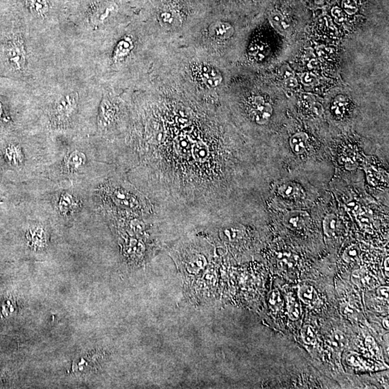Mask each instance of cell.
I'll return each mask as SVG.
<instances>
[{
	"instance_id": "obj_1",
	"label": "cell",
	"mask_w": 389,
	"mask_h": 389,
	"mask_svg": "<svg viewBox=\"0 0 389 389\" xmlns=\"http://www.w3.org/2000/svg\"><path fill=\"white\" fill-rule=\"evenodd\" d=\"M26 34L12 31L3 39L0 60L7 73L15 77L26 78L29 74V59L26 45Z\"/></svg>"
},
{
	"instance_id": "obj_2",
	"label": "cell",
	"mask_w": 389,
	"mask_h": 389,
	"mask_svg": "<svg viewBox=\"0 0 389 389\" xmlns=\"http://www.w3.org/2000/svg\"><path fill=\"white\" fill-rule=\"evenodd\" d=\"M79 95L77 91L64 92L58 96L49 110V122L56 129L70 126L78 112Z\"/></svg>"
},
{
	"instance_id": "obj_3",
	"label": "cell",
	"mask_w": 389,
	"mask_h": 389,
	"mask_svg": "<svg viewBox=\"0 0 389 389\" xmlns=\"http://www.w3.org/2000/svg\"><path fill=\"white\" fill-rule=\"evenodd\" d=\"M117 109L116 105L112 103L108 98H104L100 105L99 111L98 128L101 132H107L116 122Z\"/></svg>"
},
{
	"instance_id": "obj_4",
	"label": "cell",
	"mask_w": 389,
	"mask_h": 389,
	"mask_svg": "<svg viewBox=\"0 0 389 389\" xmlns=\"http://www.w3.org/2000/svg\"><path fill=\"white\" fill-rule=\"evenodd\" d=\"M250 112L251 117L256 123L265 125L269 121L273 115V107L261 96L254 97L251 101Z\"/></svg>"
},
{
	"instance_id": "obj_5",
	"label": "cell",
	"mask_w": 389,
	"mask_h": 389,
	"mask_svg": "<svg viewBox=\"0 0 389 389\" xmlns=\"http://www.w3.org/2000/svg\"><path fill=\"white\" fill-rule=\"evenodd\" d=\"M310 221V216L307 212L294 211L285 216L284 223L286 227L291 229H301L305 227Z\"/></svg>"
},
{
	"instance_id": "obj_6",
	"label": "cell",
	"mask_w": 389,
	"mask_h": 389,
	"mask_svg": "<svg viewBox=\"0 0 389 389\" xmlns=\"http://www.w3.org/2000/svg\"><path fill=\"white\" fill-rule=\"evenodd\" d=\"M200 67V77L207 87L213 88L221 84L222 77L216 69L208 64H203Z\"/></svg>"
},
{
	"instance_id": "obj_7",
	"label": "cell",
	"mask_w": 389,
	"mask_h": 389,
	"mask_svg": "<svg viewBox=\"0 0 389 389\" xmlns=\"http://www.w3.org/2000/svg\"><path fill=\"white\" fill-rule=\"evenodd\" d=\"M278 193L284 198L297 199L302 196L304 192L299 184L289 182V183L283 184L279 187Z\"/></svg>"
},
{
	"instance_id": "obj_8",
	"label": "cell",
	"mask_w": 389,
	"mask_h": 389,
	"mask_svg": "<svg viewBox=\"0 0 389 389\" xmlns=\"http://www.w3.org/2000/svg\"><path fill=\"white\" fill-rule=\"evenodd\" d=\"M27 6L35 17L44 19L49 13V3L48 0H26Z\"/></svg>"
},
{
	"instance_id": "obj_9",
	"label": "cell",
	"mask_w": 389,
	"mask_h": 389,
	"mask_svg": "<svg viewBox=\"0 0 389 389\" xmlns=\"http://www.w3.org/2000/svg\"><path fill=\"white\" fill-rule=\"evenodd\" d=\"M352 281L356 285L364 289H372L378 286L376 278L365 272H356L352 276Z\"/></svg>"
},
{
	"instance_id": "obj_10",
	"label": "cell",
	"mask_w": 389,
	"mask_h": 389,
	"mask_svg": "<svg viewBox=\"0 0 389 389\" xmlns=\"http://www.w3.org/2000/svg\"><path fill=\"white\" fill-rule=\"evenodd\" d=\"M308 139L309 136L304 132H300L295 134L290 139V146L291 150L296 155H302L307 147Z\"/></svg>"
},
{
	"instance_id": "obj_11",
	"label": "cell",
	"mask_w": 389,
	"mask_h": 389,
	"mask_svg": "<svg viewBox=\"0 0 389 389\" xmlns=\"http://www.w3.org/2000/svg\"><path fill=\"white\" fill-rule=\"evenodd\" d=\"M233 34V29L228 23H217L210 28V34L213 37L219 39H226Z\"/></svg>"
},
{
	"instance_id": "obj_12",
	"label": "cell",
	"mask_w": 389,
	"mask_h": 389,
	"mask_svg": "<svg viewBox=\"0 0 389 389\" xmlns=\"http://www.w3.org/2000/svg\"><path fill=\"white\" fill-rule=\"evenodd\" d=\"M85 162L86 158L84 154L76 151L66 157L65 165L68 170L73 172L83 166Z\"/></svg>"
},
{
	"instance_id": "obj_13",
	"label": "cell",
	"mask_w": 389,
	"mask_h": 389,
	"mask_svg": "<svg viewBox=\"0 0 389 389\" xmlns=\"http://www.w3.org/2000/svg\"><path fill=\"white\" fill-rule=\"evenodd\" d=\"M338 218L334 213H329L323 221V230L328 237H332L337 232L338 227Z\"/></svg>"
},
{
	"instance_id": "obj_14",
	"label": "cell",
	"mask_w": 389,
	"mask_h": 389,
	"mask_svg": "<svg viewBox=\"0 0 389 389\" xmlns=\"http://www.w3.org/2000/svg\"><path fill=\"white\" fill-rule=\"evenodd\" d=\"M298 294L301 300L309 305H314L318 300L315 290L310 286H301L298 291Z\"/></svg>"
},
{
	"instance_id": "obj_15",
	"label": "cell",
	"mask_w": 389,
	"mask_h": 389,
	"mask_svg": "<svg viewBox=\"0 0 389 389\" xmlns=\"http://www.w3.org/2000/svg\"><path fill=\"white\" fill-rule=\"evenodd\" d=\"M132 48L133 46H132V41H129L128 39L122 40L115 48L112 59L115 61L121 60L128 55L129 53L132 50Z\"/></svg>"
},
{
	"instance_id": "obj_16",
	"label": "cell",
	"mask_w": 389,
	"mask_h": 389,
	"mask_svg": "<svg viewBox=\"0 0 389 389\" xmlns=\"http://www.w3.org/2000/svg\"><path fill=\"white\" fill-rule=\"evenodd\" d=\"M347 105V101L346 97L342 95H339L334 99L332 105V111L337 116H341L345 113Z\"/></svg>"
},
{
	"instance_id": "obj_17",
	"label": "cell",
	"mask_w": 389,
	"mask_h": 389,
	"mask_svg": "<svg viewBox=\"0 0 389 389\" xmlns=\"http://www.w3.org/2000/svg\"><path fill=\"white\" fill-rule=\"evenodd\" d=\"M360 254V251L358 246L357 245H351L344 251L342 257L346 263H353L359 259Z\"/></svg>"
},
{
	"instance_id": "obj_18",
	"label": "cell",
	"mask_w": 389,
	"mask_h": 389,
	"mask_svg": "<svg viewBox=\"0 0 389 389\" xmlns=\"http://www.w3.org/2000/svg\"><path fill=\"white\" fill-rule=\"evenodd\" d=\"M284 305V301L281 298V294L277 290H274L271 293L269 296V306L273 311H278Z\"/></svg>"
},
{
	"instance_id": "obj_19",
	"label": "cell",
	"mask_w": 389,
	"mask_h": 389,
	"mask_svg": "<svg viewBox=\"0 0 389 389\" xmlns=\"http://www.w3.org/2000/svg\"><path fill=\"white\" fill-rule=\"evenodd\" d=\"M74 206H75V203H74V198L70 195L67 193V194H64L61 196L60 201H59V208L62 213H69V211L73 210Z\"/></svg>"
},
{
	"instance_id": "obj_20",
	"label": "cell",
	"mask_w": 389,
	"mask_h": 389,
	"mask_svg": "<svg viewBox=\"0 0 389 389\" xmlns=\"http://www.w3.org/2000/svg\"><path fill=\"white\" fill-rule=\"evenodd\" d=\"M303 340L306 344L311 345L316 341V333L314 328L310 325H306L301 330Z\"/></svg>"
},
{
	"instance_id": "obj_21",
	"label": "cell",
	"mask_w": 389,
	"mask_h": 389,
	"mask_svg": "<svg viewBox=\"0 0 389 389\" xmlns=\"http://www.w3.org/2000/svg\"><path fill=\"white\" fill-rule=\"evenodd\" d=\"M332 343L337 348H343L347 344V338L342 332L337 331L332 335Z\"/></svg>"
},
{
	"instance_id": "obj_22",
	"label": "cell",
	"mask_w": 389,
	"mask_h": 389,
	"mask_svg": "<svg viewBox=\"0 0 389 389\" xmlns=\"http://www.w3.org/2000/svg\"><path fill=\"white\" fill-rule=\"evenodd\" d=\"M349 365L355 367H368V363L363 358L357 354H351L347 358Z\"/></svg>"
},
{
	"instance_id": "obj_23",
	"label": "cell",
	"mask_w": 389,
	"mask_h": 389,
	"mask_svg": "<svg viewBox=\"0 0 389 389\" xmlns=\"http://www.w3.org/2000/svg\"><path fill=\"white\" fill-rule=\"evenodd\" d=\"M301 314V307L300 304L296 301L291 303L289 308V316L290 319L293 321L298 320Z\"/></svg>"
},
{
	"instance_id": "obj_24",
	"label": "cell",
	"mask_w": 389,
	"mask_h": 389,
	"mask_svg": "<svg viewBox=\"0 0 389 389\" xmlns=\"http://www.w3.org/2000/svg\"><path fill=\"white\" fill-rule=\"evenodd\" d=\"M224 233L228 239L235 240L241 236V231L237 228L230 227L224 230Z\"/></svg>"
},
{
	"instance_id": "obj_25",
	"label": "cell",
	"mask_w": 389,
	"mask_h": 389,
	"mask_svg": "<svg viewBox=\"0 0 389 389\" xmlns=\"http://www.w3.org/2000/svg\"><path fill=\"white\" fill-rule=\"evenodd\" d=\"M365 345H366L367 349L370 351V352L374 355H378L380 350L378 345H377L376 342H375L374 339L371 337H367L365 339Z\"/></svg>"
},
{
	"instance_id": "obj_26",
	"label": "cell",
	"mask_w": 389,
	"mask_h": 389,
	"mask_svg": "<svg viewBox=\"0 0 389 389\" xmlns=\"http://www.w3.org/2000/svg\"><path fill=\"white\" fill-rule=\"evenodd\" d=\"M343 5L346 12L349 14H353L357 11V8L353 0H345Z\"/></svg>"
},
{
	"instance_id": "obj_27",
	"label": "cell",
	"mask_w": 389,
	"mask_h": 389,
	"mask_svg": "<svg viewBox=\"0 0 389 389\" xmlns=\"http://www.w3.org/2000/svg\"><path fill=\"white\" fill-rule=\"evenodd\" d=\"M339 309H340L342 315L347 316V317H350L354 314L353 309L347 304H342Z\"/></svg>"
},
{
	"instance_id": "obj_28",
	"label": "cell",
	"mask_w": 389,
	"mask_h": 389,
	"mask_svg": "<svg viewBox=\"0 0 389 389\" xmlns=\"http://www.w3.org/2000/svg\"><path fill=\"white\" fill-rule=\"evenodd\" d=\"M301 79H302L303 83L305 84V85H311V84H314L316 82L315 76L313 75L310 73H306V74L303 76Z\"/></svg>"
},
{
	"instance_id": "obj_29",
	"label": "cell",
	"mask_w": 389,
	"mask_h": 389,
	"mask_svg": "<svg viewBox=\"0 0 389 389\" xmlns=\"http://www.w3.org/2000/svg\"><path fill=\"white\" fill-rule=\"evenodd\" d=\"M377 294H378L379 297L382 298V299H388V286H381V287H379L378 290H377Z\"/></svg>"
},
{
	"instance_id": "obj_30",
	"label": "cell",
	"mask_w": 389,
	"mask_h": 389,
	"mask_svg": "<svg viewBox=\"0 0 389 389\" xmlns=\"http://www.w3.org/2000/svg\"><path fill=\"white\" fill-rule=\"evenodd\" d=\"M358 221L360 223V224L362 225V226H370V217L367 216V215H360V216L358 217Z\"/></svg>"
},
{
	"instance_id": "obj_31",
	"label": "cell",
	"mask_w": 389,
	"mask_h": 389,
	"mask_svg": "<svg viewBox=\"0 0 389 389\" xmlns=\"http://www.w3.org/2000/svg\"><path fill=\"white\" fill-rule=\"evenodd\" d=\"M161 18L162 21H165L166 23H169V24H171V23L173 24V21H175L173 15L171 13H163L162 14Z\"/></svg>"
},
{
	"instance_id": "obj_32",
	"label": "cell",
	"mask_w": 389,
	"mask_h": 389,
	"mask_svg": "<svg viewBox=\"0 0 389 389\" xmlns=\"http://www.w3.org/2000/svg\"><path fill=\"white\" fill-rule=\"evenodd\" d=\"M285 84H286V87L293 88V87H296L298 85V81L294 77L288 78L285 81Z\"/></svg>"
},
{
	"instance_id": "obj_33",
	"label": "cell",
	"mask_w": 389,
	"mask_h": 389,
	"mask_svg": "<svg viewBox=\"0 0 389 389\" xmlns=\"http://www.w3.org/2000/svg\"><path fill=\"white\" fill-rule=\"evenodd\" d=\"M332 13H333V16L336 18V19L338 21H340V22H342L344 19H345L343 14H342V12L338 10V8H335L333 12H332Z\"/></svg>"
},
{
	"instance_id": "obj_34",
	"label": "cell",
	"mask_w": 389,
	"mask_h": 389,
	"mask_svg": "<svg viewBox=\"0 0 389 389\" xmlns=\"http://www.w3.org/2000/svg\"><path fill=\"white\" fill-rule=\"evenodd\" d=\"M272 19L273 22H275L276 23V24L278 25L281 22V21H283V20H284V18H283L281 15L278 14V13H276V14H275L274 16H273Z\"/></svg>"
},
{
	"instance_id": "obj_35",
	"label": "cell",
	"mask_w": 389,
	"mask_h": 389,
	"mask_svg": "<svg viewBox=\"0 0 389 389\" xmlns=\"http://www.w3.org/2000/svg\"><path fill=\"white\" fill-rule=\"evenodd\" d=\"M388 263H389V259H388V257H387L386 259L385 260V261H384V263H383L384 271H385V276H387V278H388V276H389Z\"/></svg>"
},
{
	"instance_id": "obj_36",
	"label": "cell",
	"mask_w": 389,
	"mask_h": 389,
	"mask_svg": "<svg viewBox=\"0 0 389 389\" xmlns=\"http://www.w3.org/2000/svg\"><path fill=\"white\" fill-rule=\"evenodd\" d=\"M313 109H314V112L317 114H321V112H322V105L319 103L314 104V106H313Z\"/></svg>"
},
{
	"instance_id": "obj_37",
	"label": "cell",
	"mask_w": 389,
	"mask_h": 389,
	"mask_svg": "<svg viewBox=\"0 0 389 389\" xmlns=\"http://www.w3.org/2000/svg\"><path fill=\"white\" fill-rule=\"evenodd\" d=\"M278 26H279L280 27H281V29L284 30V31H286V30H287L290 26L289 23L286 22V21H285L284 19L283 20V21H281V22L279 24H278Z\"/></svg>"
},
{
	"instance_id": "obj_38",
	"label": "cell",
	"mask_w": 389,
	"mask_h": 389,
	"mask_svg": "<svg viewBox=\"0 0 389 389\" xmlns=\"http://www.w3.org/2000/svg\"><path fill=\"white\" fill-rule=\"evenodd\" d=\"M284 76L286 79H288V78L294 77V74H293V73L291 72V71L287 70L285 72Z\"/></svg>"
},
{
	"instance_id": "obj_39",
	"label": "cell",
	"mask_w": 389,
	"mask_h": 389,
	"mask_svg": "<svg viewBox=\"0 0 389 389\" xmlns=\"http://www.w3.org/2000/svg\"><path fill=\"white\" fill-rule=\"evenodd\" d=\"M383 325L384 327V328L388 329L389 328V325H388V319H384L383 321Z\"/></svg>"
},
{
	"instance_id": "obj_40",
	"label": "cell",
	"mask_w": 389,
	"mask_h": 389,
	"mask_svg": "<svg viewBox=\"0 0 389 389\" xmlns=\"http://www.w3.org/2000/svg\"><path fill=\"white\" fill-rule=\"evenodd\" d=\"M317 66V61L316 60L311 61L310 64H309V69H313Z\"/></svg>"
}]
</instances>
